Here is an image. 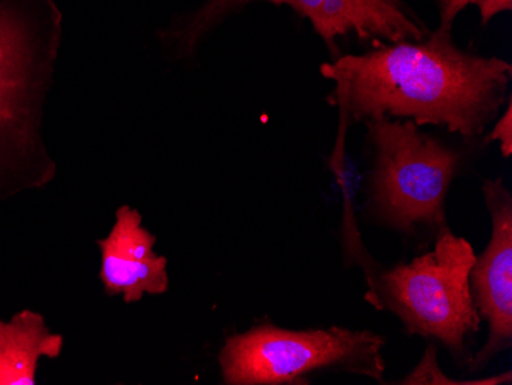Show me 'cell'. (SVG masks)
<instances>
[{"label": "cell", "mask_w": 512, "mask_h": 385, "mask_svg": "<svg viewBox=\"0 0 512 385\" xmlns=\"http://www.w3.org/2000/svg\"><path fill=\"white\" fill-rule=\"evenodd\" d=\"M321 74L335 83L329 103L345 120H413L467 140L482 137L511 97V63L468 53L436 28L419 42L341 54Z\"/></svg>", "instance_id": "1"}, {"label": "cell", "mask_w": 512, "mask_h": 385, "mask_svg": "<svg viewBox=\"0 0 512 385\" xmlns=\"http://www.w3.org/2000/svg\"><path fill=\"white\" fill-rule=\"evenodd\" d=\"M373 149L371 217L404 235L419 229L447 231L445 200L462 169L463 152L421 131L413 120H367Z\"/></svg>", "instance_id": "2"}, {"label": "cell", "mask_w": 512, "mask_h": 385, "mask_svg": "<svg viewBox=\"0 0 512 385\" xmlns=\"http://www.w3.org/2000/svg\"><path fill=\"white\" fill-rule=\"evenodd\" d=\"M384 347V336L368 330H287L261 324L226 339L221 376L227 385L307 384L312 373L342 370L382 381Z\"/></svg>", "instance_id": "3"}, {"label": "cell", "mask_w": 512, "mask_h": 385, "mask_svg": "<svg viewBox=\"0 0 512 385\" xmlns=\"http://www.w3.org/2000/svg\"><path fill=\"white\" fill-rule=\"evenodd\" d=\"M474 261L470 241L447 229L433 251L384 272L371 295L378 307L398 316L410 335L436 339L462 358L465 339L479 332L483 321L471 295Z\"/></svg>", "instance_id": "4"}, {"label": "cell", "mask_w": 512, "mask_h": 385, "mask_svg": "<svg viewBox=\"0 0 512 385\" xmlns=\"http://www.w3.org/2000/svg\"><path fill=\"white\" fill-rule=\"evenodd\" d=\"M252 2L286 5L307 20L332 60L341 56V39L356 37L373 48L382 43L419 42L431 31L407 0H206L195 13L178 20L171 37L184 53H192L209 31Z\"/></svg>", "instance_id": "5"}, {"label": "cell", "mask_w": 512, "mask_h": 385, "mask_svg": "<svg viewBox=\"0 0 512 385\" xmlns=\"http://www.w3.org/2000/svg\"><path fill=\"white\" fill-rule=\"evenodd\" d=\"M482 191L493 232L485 251L474 261L470 287L474 306L488 323V339L470 358L471 373L485 369L512 346V195L502 177L486 180Z\"/></svg>", "instance_id": "6"}, {"label": "cell", "mask_w": 512, "mask_h": 385, "mask_svg": "<svg viewBox=\"0 0 512 385\" xmlns=\"http://www.w3.org/2000/svg\"><path fill=\"white\" fill-rule=\"evenodd\" d=\"M142 223L137 209L122 206L108 237L99 241L100 280L109 295H122L125 303L161 295L169 287L168 260L155 254V237Z\"/></svg>", "instance_id": "7"}, {"label": "cell", "mask_w": 512, "mask_h": 385, "mask_svg": "<svg viewBox=\"0 0 512 385\" xmlns=\"http://www.w3.org/2000/svg\"><path fill=\"white\" fill-rule=\"evenodd\" d=\"M23 11L13 0L0 4V132L27 116L31 47Z\"/></svg>", "instance_id": "8"}, {"label": "cell", "mask_w": 512, "mask_h": 385, "mask_svg": "<svg viewBox=\"0 0 512 385\" xmlns=\"http://www.w3.org/2000/svg\"><path fill=\"white\" fill-rule=\"evenodd\" d=\"M63 336L46 327L42 315L22 310L0 321V385H34L40 358H57Z\"/></svg>", "instance_id": "9"}, {"label": "cell", "mask_w": 512, "mask_h": 385, "mask_svg": "<svg viewBox=\"0 0 512 385\" xmlns=\"http://www.w3.org/2000/svg\"><path fill=\"white\" fill-rule=\"evenodd\" d=\"M512 373L505 372L496 376H486L479 379H453L448 378L437 364L436 347L430 346L425 350L421 362L414 367L410 375L405 376L398 384L405 385H500L511 384Z\"/></svg>", "instance_id": "10"}, {"label": "cell", "mask_w": 512, "mask_h": 385, "mask_svg": "<svg viewBox=\"0 0 512 385\" xmlns=\"http://www.w3.org/2000/svg\"><path fill=\"white\" fill-rule=\"evenodd\" d=\"M434 5L439 16L436 30L442 33H453L457 16L468 7L479 10L482 27L493 22L499 14L512 11V0H434Z\"/></svg>", "instance_id": "11"}, {"label": "cell", "mask_w": 512, "mask_h": 385, "mask_svg": "<svg viewBox=\"0 0 512 385\" xmlns=\"http://www.w3.org/2000/svg\"><path fill=\"white\" fill-rule=\"evenodd\" d=\"M491 142H499L500 152L503 157H511L512 154V102L509 97L506 109L494 125L493 131L485 137V145Z\"/></svg>", "instance_id": "12"}]
</instances>
